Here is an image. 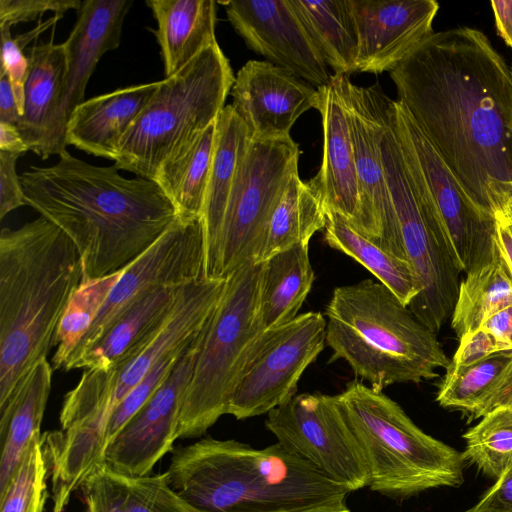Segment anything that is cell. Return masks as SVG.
<instances>
[{
    "label": "cell",
    "mask_w": 512,
    "mask_h": 512,
    "mask_svg": "<svg viewBox=\"0 0 512 512\" xmlns=\"http://www.w3.org/2000/svg\"><path fill=\"white\" fill-rule=\"evenodd\" d=\"M333 76L341 92L351 131L362 213V235L406 259L380 153V104L384 91L378 82L370 86H359L352 83L348 75Z\"/></svg>",
    "instance_id": "obj_15"
},
{
    "label": "cell",
    "mask_w": 512,
    "mask_h": 512,
    "mask_svg": "<svg viewBox=\"0 0 512 512\" xmlns=\"http://www.w3.org/2000/svg\"><path fill=\"white\" fill-rule=\"evenodd\" d=\"M497 31L512 49V0L491 1Z\"/></svg>",
    "instance_id": "obj_50"
},
{
    "label": "cell",
    "mask_w": 512,
    "mask_h": 512,
    "mask_svg": "<svg viewBox=\"0 0 512 512\" xmlns=\"http://www.w3.org/2000/svg\"><path fill=\"white\" fill-rule=\"evenodd\" d=\"M1 69L7 75L15 95L20 115L24 112L25 84L29 74V59L11 36L10 28L0 27Z\"/></svg>",
    "instance_id": "obj_43"
},
{
    "label": "cell",
    "mask_w": 512,
    "mask_h": 512,
    "mask_svg": "<svg viewBox=\"0 0 512 512\" xmlns=\"http://www.w3.org/2000/svg\"><path fill=\"white\" fill-rule=\"evenodd\" d=\"M325 316L328 362L344 360L376 390L434 379L449 364L436 334L379 281L336 287Z\"/></svg>",
    "instance_id": "obj_5"
},
{
    "label": "cell",
    "mask_w": 512,
    "mask_h": 512,
    "mask_svg": "<svg viewBox=\"0 0 512 512\" xmlns=\"http://www.w3.org/2000/svg\"><path fill=\"white\" fill-rule=\"evenodd\" d=\"M358 34L357 72H390L433 33L435 0H349Z\"/></svg>",
    "instance_id": "obj_19"
},
{
    "label": "cell",
    "mask_w": 512,
    "mask_h": 512,
    "mask_svg": "<svg viewBox=\"0 0 512 512\" xmlns=\"http://www.w3.org/2000/svg\"><path fill=\"white\" fill-rule=\"evenodd\" d=\"M225 283L226 278L202 277L183 286L174 309L159 329L130 358L112 368L110 415L153 366L168 355L182 352L197 338L212 316Z\"/></svg>",
    "instance_id": "obj_20"
},
{
    "label": "cell",
    "mask_w": 512,
    "mask_h": 512,
    "mask_svg": "<svg viewBox=\"0 0 512 512\" xmlns=\"http://www.w3.org/2000/svg\"><path fill=\"white\" fill-rule=\"evenodd\" d=\"M112 395L113 369H85L76 387L66 394L63 401L59 417L61 430L99 411L106 412L109 419Z\"/></svg>",
    "instance_id": "obj_40"
},
{
    "label": "cell",
    "mask_w": 512,
    "mask_h": 512,
    "mask_svg": "<svg viewBox=\"0 0 512 512\" xmlns=\"http://www.w3.org/2000/svg\"><path fill=\"white\" fill-rule=\"evenodd\" d=\"M52 372L47 358L37 362L0 408V493L10 483L30 443L42 435Z\"/></svg>",
    "instance_id": "obj_27"
},
{
    "label": "cell",
    "mask_w": 512,
    "mask_h": 512,
    "mask_svg": "<svg viewBox=\"0 0 512 512\" xmlns=\"http://www.w3.org/2000/svg\"><path fill=\"white\" fill-rule=\"evenodd\" d=\"M499 406H507L512 408V378L501 394V397L497 403V407Z\"/></svg>",
    "instance_id": "obj_53"
},
{
    "label": "cell",
    "mask_w": 512,
    "mask_h": 512,
    "mask_svg": "<svg viewBox=\"0 0 512 512\" xmlns=\"http://www.w3.org/2000/svg\"><path fill=\"white\" fill-rule=\"evenodd\" d=\"M202 277H205L202 220L178 217L146 251L122 270L99 314L65 366L96 342L116 318L149 290L183 286Z\"/></svg>",
    "instance_id": "obj_14"
},
{
    "label": "cell",
    "mask_w": 512,
    "mask_h": 512,
    "mask_svg": "<svg viewBox=\"0 0 512 512\" xmlns=\"http://www.w3.org/2000/svg\"><path fill=\"white\" fill-rule=\"evenodd\" d=\"M325 316L318 311L265 330L230 400L228 414L246 419L267 414L296 395L306 368L326 345Z\"/></svg>",
    "instance_id": "obj_13"
},
{
    "label": "cell",
    "mask_w": 512,
    "mask_h": 512,
    "mask_svg": "<svg viewBox=\"0 0 512 512\" xmlns=\"http://www.w3.org/2000/svg\"><path fill=\"white\" fill-rule=\"evenodd\" d=\"M183 286L157 287L146 292L96 342L72 359L64 371L109 370L125 362L165 322Z\"/></svg>",
    "instance_id": "obj_25"
},
{
    "label": "cell",
    "mask_w": 512,
    "mask_h": 512,
    "mask_svg": "<svg viewBox=\"0 0 512 512\" xmlns=\"http://www.w3.org/2000/svg\"><path fill=\"white\" fill-rule=\"evenodd\" d=\"M20 155L0 151V218L27 205L16 163Z\"/></svg>",
    "instance_id": "obj_45"
},
{
    "label": "cell",
    "mask_w": 512,
    "mask_h": 512,
    "mask_svg": "<svg viewBox=\"0 0 512 512\" xmlns=\"http://www.w3.org/2000/svg\"><path fill=\"white\" fill-rule=\"evenodd\" d=\"M301 151L292 137L252 140L233 183L217 245L214 278L257 262L271 216Z\"/></svg>",
    "instance_id": "obj_11"
},
{
    "label": "cell",
    "mask_w": 512,
    "mask_h": 512,
    "mask_svg": "<svg viewBox=\"0 0 512 512\" xmlns=\"http://www.w3.org/2000/svg\"><path fill=\"white\" fill-rule=\"evenodd\" d=\"M83 282L72 240L40 216L0 233V408L54 347L74 292Z\"/></svg>",
    "instance_id": "obj_3"
},
{
    "label": "cell",
    "mask_w": 512,
    "mask_h": 512,
    "mask_svg": "<svg viewBox=\"0 0 512 512\" xmlns=\"http://www.w3.org/2000/svg\"><path fill=\"white\" fill-rule=\"evenodd\" d=\"M503 350L508 349L491 333L480 327L460 338L459 346L445 369V375L477 364Z\"/></svg>",
    "instance_id": "obj_44"
},
{
    "label": "cell",
    "mask_w": 512,
    "mask_h": 512,
    "mask_svg": "<svg viewBox=\"0 0 512 512\" xmlns=\"http://www.w3.org/2000/svg\"><path fill=\"white\" fill-rule=\"evenodd\" d=\"M464 460L497 480L512 462V408L499 406L465 434Z\"/></svg>",
    "instance_id": "obj_38"
},
{
    "label": "cell",
    "mask_w": 512,
    "mask_h": 512,
    "mask_svg": "<svg viewBox=\"0 0 512 512\" xmlns=\"http://www.w3.org/2000/svg\"><path fill=\"white\" fill-rule=\"evenodd\" d=\"M21 115L7 75L0 72V121L19 124Z\"/></svg>",
    "instance_id": "obj_47"
},
{
    "label": "cell",
    "mask_w": 512,
    "mask_h": 512,
    "mask_svg": "<svg viewBox=\"0 0 512 512\" xmlns=\"http://www.w3.org/2000/svg\"><path fill=\"white\" fill-rule=\"evenodd\" d=\"M390 116L419 206L457 270L468 273L491 257L495 219L471 199L397 100H391Z\"/></svg>",
    "instance_id": "obj_9"
},
{
    "label": "cell",
    "mask_w": 512,
    "mask_h": 512,
    "mask_svg": "<svg viewBox=\"0 0 512 512\" xmlns=\"http://www.w3.org/2000/svg\"><path fill=\"white\" fill-rule=\"evenodd\" d=\"M157 28L153 30L165 78L184 68L216 43V2L213 0H147Z\"/></svg>",
    "instance_id": "obj_28"
},
{
    "label": "cell",
    "mask_w": 512,
    "mask_h": 512,
    "mask_svg": "<svg viewBox=\"0 0 512 512\" xmlns=\"http://www.w3.org/2000/svg\"><path fill=\"white\" fill-rule=\"evenodd\" d=\"M80 488L86 512H198L170 487L166 472L130 476L101 465Z\"/></svg>",
    "instance_id": "obj_29"
},
{
    "label": "cell",
    "mask_w": 512,
    "mask_h": 512,
    "mask_svg": "<svg viewBox=\"0 0 512 512\" xmlns=\"http://www.w3.org/2000/svg\"><path fill=\"white\" fill-rule=\"evenodd\" d=\"M159 81L119 88L85 100L67 123V144L115 160L120 142L155 93Z\"/></svg>",
    "instance_id": "obj_24"
},
{
    "label": "cell",
    "mask_w": 512,
    "mask_h": 512,
    "mask_svg": "<svg viewBox=\"0 0 512 512\" xmlns=\"http://www.w3.org/2000/svg\"><path fill=\"white\" fill-rule=\"evenodd\" d=\"M121 272L83 281L71 297L60 321L52 358L53 370H63L71 354L82 341L99 314Z\"/></svg>",
    "instance_id": "obj_37"
},
{
    "label": "cell",
    "mask_w": 512,
    "mask_h": 512,
    "mask_svg": "<svg viewBox=\"0 0 512 512\" xmlns=\"http://www.w3.org/2000/svg\"><path fill=\"white\" fill-rule=\"evenodd\" d=\"M79 0H0V27L11 28L20 22L36 20L47 11L61 18L71 10L81 6Z\"/></svg>",
    "instance_id": "obj_42"
},
{
    "label": "cell",
    "mask_w": 512,
    "mask_h": 512,
    "mask_svg": "<svg viewBox=\"0 0 512 512\" xmlns=\"http://www.w3.org/2000/svg\"><path fill=\"white\" fill-rule=\"evenodd\" d=\"M234 80L229 60L216 42L180 71L159 81L122 138L114 165L153 180L176 146L216 121Z\"/></svg>",
    "instance_id": "obj_8"
},
{
    "label": "cell",
    "mask_w": 512,
    "mask_h": 512,
    "mask_svg": "<svg viewBox=\"0 0 512 512\" xmlns=\"http://www.w3.org/2000/svg\"><path fill=\"white\" fill-rule=\"evenodd\" d=\"M325 225L326 210L318 192L294 173L271 216L257 262L295 245L309 244Z\"/></svg>",
    "instance_id": "obj_35"
},
{
    "label": "cell",
    "mask_w": 512,
    "mask_h": 512,
    "mask_svg": "<svg viewBox=\"0 0 512 512\" xmlns=\"http://www.w3.org/2000/svg\"><path fill=\"white\" fill-rule=\"evenodd\" d=\"M509 305H512V275L496 242L491 257L466 273L459 283L451 326L460 339Z\"/></svg>",
    "instance_id": "obj_36"
},
{
    "label": "cell",
    "mask_w": 512,
    "mask_h": 512,
    "mask_svg": "<svg viewBox=\"0 0 512 512\" xmlns=\"http://www.w3.org/2000/svg\"><path fill=\"white\" fill-rule=\"evenodd\" d=\"M335 397L362 449L372 491L402 500L463 483V455L423 432L383 391L354 379Z\"/></svg>",
    "instance_id": "obj_6"
},
{
    "label": "cell",
    "mask_w": 512,
    "mask_h": 512,
    "mask_svg": "<svg viewBox=\"0 0 512 512\" xmlns=\"http://www.w3.org/2000/svg\"><path fill=\"white\" fill-rule=\"evenodd\" d=\"M227 19L246 46L316 88L331 81L328 66L288 0H231Z\"/></svg>",
    "instance_id": "obj_17"
},
{
    "label": "cell",
    "mask_w": 512,
    "mask_h": 512,
    "mask_svg": "<svg viewBox=\"0 0 512 512\" xmlns=\"http://www.w3.org/2000/svg\"><path fill=\"white\" fill-rule=\"evenodd\" d=\"M314 109L322 122L323 150L318 173L309 180L326 211L341 215L362 234V213L347 112L335 77L318 87Z\"/></svg>",
    "instance_id": "obj_21"
},
{
    "label": "cell",
    "mask_w": 512,
    "mask_h": 512,
    "mask_svg": "<svg viewBox=\"0 0 512 512\" xmlns=\"http://www.w3.org/2000/svg\"><path fill=\"white\" fill-rule=\"evenodd\" d=\"M293 512H350L348 507H321L306 510H299Z\"/></svg>",
    "instance_id": "obj_54"
},
{
    "label": "cell",
    "mask_w": 512,
    "mask_h": 512,
    "mask_svg": "<svg viewBox=\"0 0 512 512\" xmlns=\"http://www.w3.org/2000/svg\"><path fill=\"white\" fill-rule=\"evenodd\" d=\"M118 170L66 151L55 164L32 166L20 176L27 205L76 246L83 281L120 272L178 218L155 181L126 178Z\"/></svg>",
    "instance_id": "obj_2"
},
{
    "label": "cell",
    "mask_w": 512,
    "mask_h": 512,
    "mask_svg": "<svg viewBox=\"0 0 512 512\" xmlns=\"http://www.w3.org/2000/svg\"><path fill=\"white\" fill-rule=\"evenodd\" d=\"M170 487L198 512H293L346 507L350 493L280 443L255 449L206 437L179 447Z\"/></svg>",
    "instance_id": "obj_4"
},
{
    "label": "cell",
    "mask_w": 512,
    "mask_h": 512,
    "mask_svg": "<svg viewBox=\"0 0 512 512\" xmlns=\"http://www.w3.org/2000/svg\"><path fill=\"white\" fill-rule=\"evenodd\" d=\"M314 280L309 244L295 245L263 261L259 283V313L264 330L295 319Z\"/></svg>",
    "instance_id": "obj_30"
},
{
    "label": "cell",
    "mask_w": 512,
    "mask_h": 512,
    "mask_svg": "<svg viewBox=\"0 0 512 512\" xmlns=\"http://www.w3.org/2000/svg\"><path fill=\"white\" fill-rule=\"evenodd\" d=\"M470 512H512V462Z\"/></svg>",
    "instance_id": "obj_46"
},
{
    "label": "cell",
    "mask_w": 512,
    "mask_h": 512,
    "mask_svg": "<svg viewBox=\"0 0 512 512\" xmlns=\"http://www.w3.org/2000/svg\"><path fill=\"white\" fill-rule=\"evenodd\" d=\"M481 328L491 333L508 349L506 339L512 332V305L504 307L489 316L482 323Z\"/></svg>",
    "instance_id": "obj_49"
},
{
    "label": "cell",
    "mask_w": 512,
    "mask_h": 512,
    "mask_svg": "<svg viewBox=\"0 0 512 512\" xmlns=\"http://www.w3.org/2000/svg\"><path fill=\"white\" fill-rule=\"evenodd\" d=\"M506 345L509 350H512V332L509 334V336L506 339Z\"/></svg>",
    "instance_id": "obj_55"
},
{
    "label": "cell",
    "mask_w": 512,
    "mask_h": 512,
    "mask_svg": "<svg viewBox=\"0 0 512 512\" xmlns=\"http://www.w3.org/2000/svg\"><path fill=\"white\" fill-rule=\"evenodd\" d=\"M232 107L252 140L290 137L296 120L314 108L317 88L267 60H249L237 72Z\"/></svg>",
    "instance_id": "obj_18"
},
{
    "label": "cell",
    "mask_w": 512,
    "mask_h": 512,
    "mask_svg": "<svg viewBox=\"0 0 512 512\" xmlns=\"http://www.w3.org/2000/svg\"><path fill=\"white\" fill-rule=\"evenodd\" d=\"M384 94L379 124L381 159L401 246L420 285V293L408 308L422 324L438 333L452 315L460 272L432 231L414 195L391 121L392 99Z\"/></svg>",
    "instance_id": "obj_10"
},
{
    "label": "cell",
    "mask_w": 512,
    "mask_h": 512,
    "mask_svg": "<svg viewBox=\"0 0 512 512\" xmlns=\"http://www.w3.org/2000/svg\"><path fill=\"white\" fill-rule=\"evenodd\" d=\"M323 230L329 247L359 262L406 306L420 293L418 279L406 259L356 231L338 213L326 211Z\"/></svg>",
    "instance_id": "obj_33"
},
{
    "label": "cell",
    "mask_w": 512,
    "mask_h": 512,
    "mask_svg": "<svg viewBox=\"0 0 512 512\" xmlns=\"http://www.w3.org/2000/svg\"><path fill=\"white\" fill-rule=\"evenodd\" d=\"M131 0H85L77 10V20L62 43L66 57L64 112L69 120L74 109L85 101V90L100 58L118 48L124 19Z\"/></svg>",
    "instance_id": "obj_23"
},
{
    "label": "cell",
    "mask_w": 512,
    "mask_h": 512,
    "mask_svg": "<svg viewBox=\"0 0 512 512\" xmlns=\"http://www.w3.org/2000/svg\"><path fill=\"white\" fill-rule=\"evenodd\" d=\"M278 443L350 492L368 486L362 449L335 395L302 393L267 413Z\"/></svg>",
    "instance_id": "obj_12"
},
{
    "label": "cell",
    "mask_w": 512,
    "mask_h": 512,
    "mask_svg": "<svg viewBox=\"0 0 512 512\" xmlns=\"http://www.w3.org/2000/svg\"><path fill=\"white\" fill-rule=\"evenodd\" d=\"M262 262H250L226 277L222 296L201 335L182 399L178 438L204 434L228 414L233 392L265 331L259 313Z\"/></svg>",
    "instance_id": "obj_7"
},
{
    "label": "cell",
    "mask_w": 512,
    "mask_h": 512,
    "mask_svg": "<svg viewBox=\"0 0 512 512\" xmlns=\"http://www.w3.org/2000/svg\"><path fill=\"white\" fill-rule=\"evenodd\" d=\"M42 445V435L30 443L10 483L0 493V512H43L49 474Z\"/></svg>",
    "instance_id": "obj_39"
},
{
    "label": "cell",
    "mask_w": 512,
    "mask_h": 512,
    "mask_svg": "<svg viewBox=\"0 0 512 512\" xmlns=\"http://www.w3.org/2000/svg\"><path fill=\"white\" fill-rule=\"evenodd\" d=\"M512 378V350L445 375L436 396L440 406L462 412L469 420L482 418L497 403Z\"/></svg>",
    "instance_id": "obj_34"
},
{
    "label": "cell",
    "mask_w": 512,
    "mask_h": 512,
    "mask_svg": "<svg viewBox=\"0 0 512 512\" xmlns=\"http://www.w3.org/2000/svg\"><path fill=\"white\" fill-rule=\"evenodd\" d=\"M250 141L247 126L232 105H226L215 122L214 149L201 216L204 276L207 278H214L218 239L227 201Z\"/></svg>",
    "instance_id": "obj_26"
},
{
    "label": "cell",
    "mask_w": 512,
    "mask_h": 512,
    "mask_svg": "<svg viewBox=\"0 0 512 512\" xmlns=\"http://www.w3.org/2000/svg\"><path fill=\"white\" fill-rule=\"evenodd\" d=\"M187 348L182 352L168 355L159 361L116 406L107 422L105 432V449L127 424V422L139 411V409L166 380Z\"/></svg>",
    "instance_id": "obj_41"
},
{
    "label": "cell",
    "mask_w": 512,
    "mask_h": 512,
    "mask_svg": "<svg viewBox=\"0 0 512 512\" xmlns=\"http://www.w3.org/2000/svg\"><path fill=\"white\" fill-rule=\"evenodd\" d=\"M401 103L471 199L495 216L512 193V71L472 27L433 32L390 72Z\"/></svg>",
    "instance_id": "obj_1"
},
{
    "label": "cell",
    "mask_w": 512,
    "mask_h": 512,
    "mask_svg": "<svg viewBox=\"0 0 512 512\" xmlns=\"http://www.w3.org/2000/svg\"><path fill=\"white\" fill-rule=\"evenodd\" d=\"M215 122L176 146L160 164L153 179L180 218L202 216L215 142Z\"/></svg>",
    "instance_id": "obj_31"
},
{
    "label": "cell",
    "mask_w": 512,
    "mask_h": 512,
    "mask_svg": "<svg viewBox=\"0 0 512 512\" xmlns=\"http://www.w3.org/2000/svg\"><path fill=\"white\" fill-rule=\"evenodd\" d=\"M58 19H60V18L57 16H54V17L48 19L46 22L40 23L33 30H31L25 34L18 35L17 37L14 38L16 43L23 50L28 45L29 42H31L33 39L37 38L38 35L41 34L43 31H45L50 25L55 24V22H57Z\"/></svg>",
    "instance_id": "obj_52"
},
{
    "label": "cell",
    "mask_w": 512,
    "mask_h": 512,
    "mask_svg": "<svg viewBox=\"0 0 512 512\" xmlns=\"http://www.w3.org/2000/svg\"><path fill=\"white\" fill-rule=\"evenodd\" d=\"M512 71V70H511Z\"/></svg>",
    "instance_id": "obj_56"
},
{
    "label": "cell",
    "mask_w": 512,
    "mask_h": 512,
    "mask_svg": "<svg viewBox=\"0 0 512 512\" xmlns=\"http://www.w3.org/2000/svg\"><path fill=\"white\" fill-rule=\"evenodd\" d=\"M202 331L179 358L166 380L107 445L103 465L121 474L147 476L155 464L172 450L178 438L182 399L190 381Z\"/></svg>",
    "instance_id": "obj_16"
},
{
    "label": "cell",
    "mask_w": 512,
    "mask_h": 512,
    "mask_svg": "<svg viewBox=\"0 0 512 512\" xmlns=\"http://www.w3.org/2000/svg\"><path fill=\"white\" fill-rule=\"evenodd\" d=\"M334 74L357 72L358 34L349 0H288Z\"/></svg>",
    "instance_id": "obj_32"
},
{
    "label": "cell",
    "mask_w": 512,
    "mask_h": 512,
    "mask_svg": "<svg viewBox=\"0 0 512 512\" xmlns=\"http://www.w3.org/2000/svg\"><path fill=\"white\" fill-rule=\"evenodd\" d=\"M494 219L495 239L512 275V218L504 212H499Z\"/></svg>",
    "instance_id": "obj_48"
},
{
    "label": "cell",
    "mask_w": 512,
    "mask_h": 512,
    "mask_svg": "<svg viewBox=\"0 0 512 512\" xmlns=\"http://www.w3.org/2000/svg\"><path fill=\"white\" fill-rule=\"evenodd\" d=\"M24 112L17 128L29 149L42 159L67 151L64 112L66 57L52 40L29 50Z\"/></svg>",
    "instance_id": "obj_22"
},
{
    "label": "cell",
    "mask_w": 512,
    "mask_h": 512,
    "mask_svg": "<svg viewBox=\"0 0 512 512\" xmlns=\"http://www.w3.org/2000/svg\"><path fill=\"white\" fill-rule=\"evenodd\" d=\"M28 150L17 126L0 121V151L22 156Z\"/></svg>",
    "instance_id": "obj_51"
}]
</instances>
